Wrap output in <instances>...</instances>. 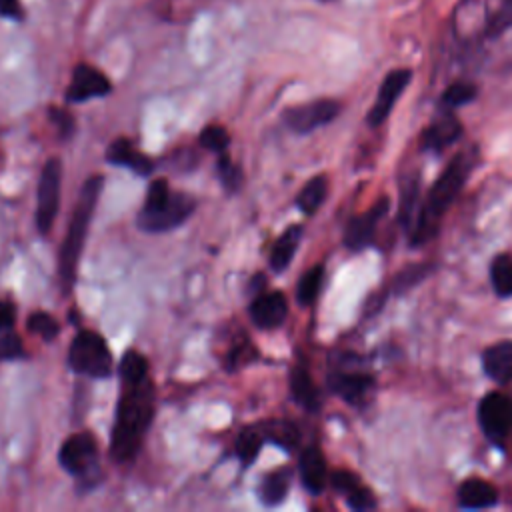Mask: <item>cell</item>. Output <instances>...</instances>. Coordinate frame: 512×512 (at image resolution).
I'll return each mask as SVG.
<instances>
[{
    "label": "cell",
    "mask_w": 512,
    "mask_h": 512,
    "mask_svg": "<svg viewBox=\"0 0 512 512\" xmlns=\"http://www.w3.org/2000/svg\"><path fill=\"white\" fill-rule=\"evenodd\" d=\"M50 118L54 120L56 128L60 130V136L62 138H68L74 130V118L66 112V110H60V108H52L50 110Z\"/></svg>",
    "instance_id": "cell-38"
},
{
    "label": "cell",
    "mask_w": 512,
    "mask_h": 512,
    "mask_svg": "<svg viewBox=\"0 0 512 512\" xmlns=\"http://www.w3.org/2000/svg\"><path fill=\"white\" fill-rule=\"evenodd\" d=\"M478 96V88L470 82H454L442 94V104L446 108H458L472 102Z\"/></svg>",
    "instance_id": "cell-28"
},
{
    "label": "cell",
    "mask_w": 512,
    "mask_h": 512,
    "mask_svg": "<svg viewBox=\"0 0 512 512\" xmlns=\"http://www.w3.org/2000/svg\"><path fill=\"white\" fill-rule=\"evenodd\" d=\"M0 16L10 18V20H22L24 8H22L20 0H0Z\"/></svg>",
    "instance_id": "cell-39"
},
{
    "label": "cell",
    "mask_w": 512,
    "mask_h": 512,
    "mask_svg": "<svg viewBox=\"0 0 512 512\" xmlns=\"http://www.w3.org/2000/svg\"><path fill=\"white\" fill-rule=\"evenodd\" d=\"M262 448V434L254 428H244L236 438V456L242 466H252Z\"/></svg>",
    "instance_id": "cell-26"
},
{
    "label": "cell",
    "mask_w": 512,
    "mask_h": 512,
    "mask_svg": "<svg viewBox=\"0 0 512 512\" xmlns=\"http://www.w3.org/2000/svg\"><path fill=\"white\" fill-rule=\"evenodd\" d=\"M30 332L42 336L44 340H52L60 332V324L48 312H32L26 320Z\"/></svg>",
    "instance_id": "cell-31"
},
{
    "label": "cell",
    "mask_w": 512,
    "mask_h": 512,
    "mask_svg": "<svg viewBox=\"0 0 512 512\" xmlns=\"http://www.w3.org/2000/svg\"><path fill=\"white\" fill-rule=\"evenodd\" d=\"M62 162L52 156L46 160L38 180V204H36V228L40 234H48L60 206Z\"/></svg>",
    "instance_id": "cell-5"
},
{
    "label": "cell",
    "mask_w": 512,
    "mask_h": 512,
    "mask_svg": "<svg viewBox=\"0 0 512 512\" xmlns=\"http://www.w3.org/2000/svg\"><path fill=\"white\" fill-rule=\"evenodd\" d=\"M326 194H328V180L324 174H318L302 186V190L296 196V206L304 214H314L326 200Z\"/></svg>",
    "instance_id": "cell-23"
},
{
    "label": "cell",
    "mask_w": 512,
    "mask_h": 512,
    "mask_svg": "<svg viewBox=\"0 0 512 512\" xmlns=\"http://www.w3.org/2000/svg\"><path fill=\"white\" fill-rule=\"evenodd\" d=\"M216 170H218V178H220L222 186H224L228 192H236V190L242 186V180H244L242 170H240L226 154H220Z\"/></svg>",
    "instance_id": "cell-30"
},
{
    "label": "cell",
    "mask_w": 512,
    "mask_h": 512,
    "mask_svg": "<svg viewBox=\"0 0 512 512\" xmlns=\"http://www.w3.org/2000/svg\"><path fill=\"white\" fill-rule=\"evenodd\" d=\"M330 482L332 486L340 492V494H348L352 488H356L360 484V478L354 472L348 470H336L330 474Z\"/></svg>",
    "instance_id": "cell-36"
},
{
    "label": "cell",
    "mask_w": 512,
    "mask_h": 512,
    "mask_svg": "<svg viewBox=\"0 0 512 512\" xmlns=\"http://www.w3.org/2000/svg\"><path fill=\"white\" fill-rule=\"evenodd\" d=\"M290 392L292 398L306 410L314 412L320 406V398H318V390L316 384L312 380V376L308 374V370L304 366H294L290 372Z\"/></svg>",
    "instance_id": "cell-21"
},
{
    "label": "cell",
    "mask_w": 512,
    "mask_h": 512,
    "mask_svg": "<svg viewBox=\"0 0 512 512\" xmlns=\"http://www.w3.org/2000/svg\"><path fill=\"white\" fill-rule=\"evenodd\" d=\"M68 364L78 374L106 378L112 372V354L106 340L98 332L80 330L70 344Z\"/></svg>",
    "instance_id": "cell-4"
},
{
    "label": "cell",
    "mask_w": 512,
    "mask_h": 512,
    "mask_svg": "<svg viewBox=\"0 0 512 512\" xmlns=\"http://www.w3.org/2000/svg\"><path fill=\"white\" fill-rule=\"evenodd\" d=\"M322 280H324V268L320 264L312 266L310 270H306L302 274V278L298 280V286H296V300L300 306H310L318 298Z\"/></svg>",
    "instance_id": "cell-25"
},
{
    "label": "cell",
    "mask_w": 512,
    "mask_h": 512,
    "mask_svg": "<svg viewBox=\"0 0 512 512\" xmlns=\"http://www.w3.org/2000/svg\"><path fill=\"white\" fill-rule=\"evenodd\" d=\"M328 384L348 404H360L372 388L374 378L362 372H336L328 378Z\"/></svg>",
    "instance_id": "cell-17"
},
{
    "label": "cell",
    "mask_w": 512,
    "mask_h": 512,
    "mask_svg": "<svg viewBox=\"0 0 512 512\" xmlns=\"http://www.w3.org/2000/svg\"><path fill=\"white\" fill-rule=\"evenodd\" d=\"M478 422L484 434L496 444L512 432V400L502 392H490L480 400Z\"/></svg>",
    "instance_id": "cell-7"
},
{
    "label": "cell",
    "mask_w": 512,
    "mask_h": 512,
    "mask_svg": "<svg viewBox=\"0 0 512 512\" xmlns=\"http://www.w3.org/2000/svg\"><path fill=\"white\" fill-rule=\"evenodd\" d=\"M386 210H388V198H380L372 208L354 216L344 230V244L350 250L366 248L372 242L376 226H378L380 218L386 214Z\"/></svg>",
    "instance_id": "cell-12"
},
{
    "label": "cell",
    "mask_w": 512,
    "mask_h": 512,
    "mask_svg": "<svg viewBox=\"0 0 512 512\" xmlns=\"http://www.w3.org/2000/svg\"><path fill=\"white\" fill-rule=\"evenodd\" d=\"M302 238V226L300 224H292L288 226L274 242L272 252H270V266L274 272H282L288 268V264L292 262V256L300 244Z\"/></svg>",
    "instance_id": "cell-20"
},
{
    "label": "cell",
    "mask_w": 512,
    "mask_h": 512,
    "mask_svg": "<svg viewBox=\"0 0 512 512\" xmlns=\"http://www.w3.org/2000/svg\"><path fill=\"white\" fill-rule=\"evenodd\" d=\"M102 184H104V180H102L100 174H94V176L86 178L84 184H82V190L78 194L76 206L72 210L68 230H66L64 242L60 246V256H58V276H60L66 290L74 284L78 262H80L82 248H84L86 230H88V224L92 220Z\"/></svg>",
    "instance_id": "cell-3"
},
{
    "label": "cell",
    "mask_w": 512,
    "mask_h": 512,
    "mask_svg": "<svg viewBox=\"0 0 512 512\" xmlns=\"http://www.w3.org/2000/svg\"><path fill=\"white\" fill-rule=\"evenodd\" d=\"M344 498L352 510H372L376 506V498H374L372 490L362 484H358L348 494H344Z\"/></svg>",
    "instance_id": "cell-33"
},
{
    "label": "cell",
    "mask_w": 512,
    "mask_h": 512,
    "mask_svg": "<svg viewBox=\"0 0 512 512\" xmlns=\"http://www.w3.org/2000/svg\"><path fill=\"white\" fill-rule=\"evenodd\" d=\"M288 314V302L282 292H262L250 304V316L260 328H276Z\"/></svg>",
    "instance_id": "cell-13"
},
{
    "label": "cell",
    "mask_w": 512,
    "mask_h": 512,
    "mask_svg": "<svg viewBox=\"0 0 512 512\" xmlns=\"http://www.w3.org/2000/svg\"><path fill=\"white\" fill-rule=\"evenodd\" d=\"M490 280L500 298L512 296V256L498 254L490 266Z\"/></svg>",
    "instance_id": "cell-24"
},
{
    "label": "cell",
    "mask_w": 512,
    "mask_h": 512,
    "mask_svg": "<svg viewBox=\"0 0 512 512\" xmlns=\"http://www.w3.org/2000/svg\"><path fill=\"white\" fill-rule=\"evenodd\" d=\"M472 166H474V158L468 152H458L450 160V164L442 170V174L432 184L428 196L424 198L420 212L414 218L412 244H424L436 234L440 218L444 216L448 206L456 200Z\"/></svg>",
    "instance_id": "cell-2"
},
{
    "label": "cell",
    "mask_w": 512,
    "mask_h": 512,
    "mask_svg": "<svg viewBox=\"0 0 512 512\" xmlns=\"http://www.w3.org/2000/svg\"><path fill=\"white\" fill-rule=\"evenodd\" d=\"M198 144H200L202 148H206V150H212V152L222 154V152L228 148V144H230V134L226 132L224 126H220V124H210V126H206V128L200 132Z\"/></svg>",
    "instance_id": "cell-29"
},
{
    "label": "cell",
    "mask_w": 512,
    "mask_h": 512,
    "mask_svg": "<svg viewBox=\"0 0 512 512\" xmlns=\"http://www.w3.org/2000/svg\"><path fill=\"white\" fill-rule=\"evenodd\" d=\"M16 320V308L8 300H0V330H10Z\"/></svg>",
    "instance_id": "cell-40"
},
{
    "label": "cell",
    "mask_w": 512,
    "mask_h": 512,
    "mask_svg": "<svg viewBox=\"0 0 512 512\" xmlns=\"http://www.w3.org/2000/svg\"><path fill=\"white\" fill-rule=\"evenodd\" d=\"M270 440L278 446H284V448H292L296 442H298V432L292 424L288 422H280L276 424L274 430H270Z\"/></svg>",
    "instance_id": "cell-35"
},
{
    "label": "cell",
    "mask_w": 512,
    "mask_h": 512,
    "mask_svg": "<svg viewBox=\"0 0 512 512\" xmlns=\"http://www.w3.org/2000/svg\"><path fill=\"white\" fill-rule=\"evenodd\" d=\"M98 458V444L90 432H78L64 440L58 452L62 468L72 476H86Z\"/></svg>",
    "instance_id": "cell-9"
},
{
    "label": "cell",
    "mask_w": 512,
    "mask_h": 512,
    "mask_svg": "<svg viewBox=\"0 0 512 512\" xmlns=\"http://www.w3.org/2000/svg\"><path fill=\"white\" fill-rule=\"evenodd\" d=\"M194 208H196L194 198L178 192V194H172L168 202L162 204L160 208H152V210L142 208L140 214L136 216V224L146 232H166L184 224V220L194 212Z\"/></svg>",
    "instance_id": "cell-6"
},
{
    "label": "cell",
    "mask_w": 512,
    "mask_h": 512,
    "mask_svg": "<svg viewBox=\"0 0 512 512\" xmlns=\"http://www.w3.org/2000/svg\"><path fill=\"white\" fill-rule=\"evenodd\" d=\"M22 342L14 332H8L0 338V356L2 358H20L22 356Z\"/></svg>",
    "instance_id": "cell-37"
},
{
    "label": "cell",
    "mask_w": 512,
    "mask_h": 512,
    "mask_svg": "<svg viewBox=\"0 0 512 512\" xmlns=\"http://www.w3.org/2000/svg\"><path fill=\"white\" fill-rule=\"evenodd\" d=\"M298 470L302 484L306 486L308 492L320 494L328 482V468L324 454L320 452L318 446H308L302 450L300 460H298Z\"/></svg>",
    "instance_id": "cell-15"
},
{
    "label": "cell",
    "mask_w": 512,
    "mask_h": 512,
    "mask_svg": "<svg viewBox=\"0 0 512 512\" xmlns=\"http://www.w3.org/2000/svg\"><path fill=\"white\" fill-rule=\"evenodd\" d=\"M482 366L486 376L496 384H508L512 380V340H500L488 346L482 354Z\"/></svg>",
    "instance_id": "cell-16"
},
{
    "label": "cell",
    "mask_w": 512,
    "mask_h": 512,
    "mask_svg": "<svg viewBox=\"0 0 512 512\" xmlns=\"http://www.w3.org/2000/svg\"><path fill=\"white\" fill-rule=\"evenodd\" d=\"M512 26V0H504L498 8V12L492 16L488 24V34H502L506 28Z\"/></svg>",
    "instance_id": "cell-34"
},
{
    "label": "cell",
    "mask_w": 512,
    "mask_h": 512,
    "mask_svg": "<svg viewBox=\"0 0 512 512\" xmlns=\"http://www.w3.org/2000/svg\"><path fill=\"white\" fill-rule=\"evenodd\" d=\"M172 196L170 186L164 178H156L150 182L148 192H146V200H144V208L152 210V208H160L162 204L168 202V198Z\"/></svg>",
    "instance_id": "cell-32"
},
{
    "label": "cell",
    "mask_w": 512,
    "mask_h": 512,
    "mask_svg": "<svg viewBox=\"0 0 512 512\" xmlns=\"http://www.w3.org/2000/svg\"><path fill=\"white\" fill-rule=\"evenodd\" d=\"M324 2H328V0H324Z\"/></svg>",
    "instance_id": "cell-41"
},
{
    "label": "cell",
    "mask_w": 512,
    "mask_h": 512,
    "mask_svg": "<svg viewBox=\"0 0 512 512\" xmlns=\"http://www.w3.org/2000/svg\"><path fill=\"white\" fill-rule=\"evenodd\" d=\"M340 112V104L332 98L312 100L300 106H292L284 112L286 126L296 134H308L328 122H332Z\"/></svg>",
    "instance_id": "cell-8"
},
{
    "label": "cell",
    "mask_w": 512,
    "mask_h": 512,
    "mask_svg": "<svg viewBox=\"0 0 512 512\" xmlns=\"http://www.w3.org/2000/svg\"><path fill=\"white\" fill-rule=\"evenodd\" d=\"M106 160L116 166H126L140 176H148L154 168L152 160L146 154L138 152L128 138H116L106 150Z\"/></svg>",
    "instance_id": "cell-18"
},
{
    "label": "cell",
    "mask_w": 512,
    "mask_h": 512,
    "mask_svg": "<svg viewBox=\"0 0 512 512\" xmlns=\"http://www.w3.org/2000/svg\"><path fill=\"white\" fill-rule=\"evenodd\" d=\"M120 378L122 382H134L148 378V360L138 350H126L120 360Z\"/></svg>",
    "instance_id": "cell-27"
},
{
    "label": "cell",
    "mask_w": 512,
    "mask_h": 512,
    "mask_svg": "<svg viewBox=\"0 0 512 512\" xmlns=\"http://www.w3.org/2000/svg\"><path fill=\"white\" fill-rule=\"evenodd\" d=\"M288 488H290V470L286 468L274 470L260 482L258 498L266 506H278L286 498Z\"/></svg>",
    "instance_id": "cell-22"
},
{
    "label": "cell",
    "mask_w": 512,
    "mask_h": 512,
    "mask_svg": "<svg viewBox=\"0 0 512 512\" xmlns=\"http://www.w3.org/2000/svg\"><path fill=\"white\" fill-rule=\"evenodd\" d=\"M498 502V490L488 480L468 478L458 488V504L462 508H490Z\"/></svg>",
    "instance_id": "cell-19"
},
{
    "label": "cell",
    "mask_w": 512,
    "mask_h": 512,
    "mask_svg": "<svg viewBox=\"0 0 512 512\" xmlns=\"http://www.w3.org/2000/svg\"><path fill=\"white\" fill-rule=\"evenodd\" d=\"M110 80L104 72L90 64H78L72 72V82L66 90L68 102H84L90 98L106 96L110 92Z\"/></svg>",
    "instance_id": "cell-11"
},
{
    "label": "cell",
    "mask_w": 512,
    "mask_h": 512,
    "mask_svg": "<svg viewBox=\"0 0 512 512\" xmlns=\"http://www.w3.org/2000/svg\"><path fill=\"white\" fill-rule=\"evenodd\" d=\"M410 80H412V72L408 68H396V70L386 74V78L380 84L376 102H374V106L370 108V112L366 116L370 126L376 128V126H380L388 118V114L392 112L396 100L406 90Z\"/></svg>",
    "instance_id": "cell-10"
},
{
    "label": "cell",
    "mask_w": 512,
    "mask_h": 512,
    "mask_svg": "<svg viewBox=\"0 0 512 512\" xmlns=\"http://www.w3.org/2000/svg\"><path fill=\"white\" fill-rule=\"evenodd\" d=\"M154 414V386L148 378L122 382L116 406V422L112 428L110 454L116 462H130L150 428Z\"/></svg>",
    "instance_id": "cell-1"
},
{
    "label": "cell",
    "mask_w": 512,
    "mask_h": 512,
    "mask_svg": "<svg viewBox=\"0 0 512 512\" xmlns=\"http://www.w3.org/2000/svg\"><path fill=\"white\" fill-rule=\"evenodd\" d=\"M462 136V124L460 120L446 112L442 116H438L424 132H422V140L420 146L424 150L430 152H442L446 146H450L452 142H456Z\"/></svg>",
    "instance_id": "cell-14"
}]
</instances>
